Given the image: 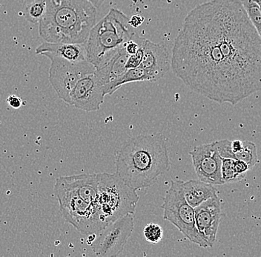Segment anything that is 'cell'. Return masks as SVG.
Segmentation results:
<instances>
[{"label": "cell", "mask_w": 261, "mask_h": 257, "mask_svg": "<svg viewBox=\"0 0 261 257\" xmlns=\"http://www.w3.org/2000/svg\"><path fill=\"white\" fill-rule=\"evenodd\" d=\"M234 165L238 175L246 176L248 170H250L249 165L242 160L234 159Z\"/></svg>", "instance_id": "obj_25"}, {"label": "cell", "mask_w": 261, "mask_h": 257, "mask_svg": "<svg viewBox=\"0 0 261 257\" xmlns=\"http://www.w3.org/2000/svg\"><path fill=\"white\" fill-rule=\"evenodd\" d=\"M103 85L95 72L83 76L70 94V105L86 112L97 111L104 102Z\"/></svg>", "instance_id": "obj_11"}, {"label": "cell", "mask_w": 261, "mask_h": 257, "mask_svg": "<svg viewBox=\"0 0 261 257\" xmlns=\"http://www.w3.org/2000/svg\"><path fill=\"white\" fill-rule=\"evenodd\" d=\"M182 185V180H171L170 188L166 192L161 206L163 219L174 224L191 242L205 248V243L196 229L195 208L186 200Z\"/></svg>", "instance_id": "obj_7"}, {"label": "cell", "mask_w": 261, "mask_h": 257, "mask_svg": "<svg viewBox=\"0 0 261 257\" xmlns=\"http://www.w3.org/2000/svg\"><path fill=\"white\" fill-rule=\"evenodd\" d=\"M35 53L47 58L56 56L64 59L71 63H80L87 60L85 43L45 42L37 47Z\"/></svg>", "instance_id": "obj_15"}, {"label": "cell", "mask_w": 261, "mask_h": 257, "mask_svg": "<svg viewBox=\"0 0 261 257\" xmlns=\"http://www.w3.org/2000/svg\"><path fill=\"white\" fill-rule=\"evenodd\" d=\"M140 40H141V37H140ZM143 58V47H142L141 44H140V46L138 51L134 53V54L129 55V56H128V60H127L126 66H125L126 67V69H130V68H135L140 66Z\"/></svg>", "instance_id": "obj_24"}, {"label": "cell", "mask_w": 261, "mask_h": 257, "mask_svg": "<svg viewBox=\"0 0 261 257\" xmlns=\"http://www.w3.org/2000/svg\"><path fill=\"white\" fill-rule=\"evenodd\" d=\"M45 9H46V4L45 0H34L24 9V17L31 23H37L43 17Z\"/></svg>", "instance_id": "obj_19"}, {"label": "cell", "mask_w": 261, "mask_h": 257, "mask_svg": "<svg viewBox=\"0 0 261 257\" xmlns=\"http://www.w3.org/2000/svg\"><path fill=\"white\" fill-rule=\"evenodd\" d=\"M182 191L187 203L194 208L206 200L218 196V190L215 185L204 183L200 180L184 182Z\"/></svg>", "instance_id": "obj_17"}, {"label": "cell", "mask_w": 261, "mask_h": 257, "mask_svg": "<svg viewBox=\"0 0 261 257\" xmlns=\"http://www.w3.org/2000/svg\"><path fill=\"white\" fill-rule=\"evenodd\" d=\"M135 34L129 18L120 10L111 9L90 31L85 43L88 61L95 68L103 66L125 48Z\"/></svg>", "instance_id": "obj_4"}, {"label": "cell", "mask_w": 261, "mask_h": 257, "mask_svg": "<svg viewBox=\"0 0 261 257\" xmlns=\"http://www.w3.org/2000/svg\"><path fill=\"white\" fill-rule=\"evenodd\" d=\"M171 67L192 92L236 105L261 91V38L240 0H210L187 14Z\"/></svg>", "instance_id": "obj_1"}, {"label": "cell", "mask_w": 261, "mask_h": 257, "mask_svg": "<svg viewBox=\"0 0 261 257\" xmlns=\"http://www.w3.org/2000/svg\"><path fill=\"white\" fill-rule=\"evenodd\" d=\"M60 211L67 222L83 235L100 232L108 225L97 205L90 204L57 178L55 185Z\"/></svg>", "instance_id": "obj_6"}, {"label": "cell", "mask_w": 261, "mask_h": 257, "mask_svg": "<svg viewBox=\"0 0 261 257\" xmlns=\"http://www.w3.org/2000/svg\"><path fill=\"white\" fill-rule=\"evenodd\" d=\"M261 38V8L251 0H240Z\"/></svg>", "instance_id": "obj_22"}, {"label": "cell", "mask_w": 261, "mask_h": 257, "mask_svg": "<svg viewBox=\"0 0 261 257\" xmlns=\"http://www.w3.org/2000/svg\"><path fill=\"white\" fill-rule=\"evenodd\" d=\"M128 56L129 54L127 53L125 48H122L106 64L96 68V76L103 85L106 96L114 94V84L127 71L125 66Z\"/></svg>", "instance_id": "obj_14"}, {"label": "cell", "mask_w": 261, "mask_h": 257, "mask_svg": "<svg viewBox=\"0 0 261 257\" xmlns=\"http://www.w3.org/2000/svg\"><path fill=\"white\" fill-rule=\"evenodd\" d=\"M6 101H7L8 105L12 107L13 108L18 109L22 105V99L16 95L9 96Z\"/></svg>", "instance_id": "obj_26"}, {"label": "cell", "mask_w": 261, "mask_h": 257, "mask_svg": "<svg viewBox=\"0 0 261 257\" xmlns=\"http://www.w3.org/2000/svg\"><path fill=\"white\" fill-rule=\"evenodd\" d=\"M59 179L81 199L90 204L97 205L98 174L66 176L59 177Z\"/></svg>", "instance_id": "obj_16"}, {"label": "cell", "mask_w": 261, "mask_h": 257, "mask_svg": "<svg viewBox=\"0 0 261 257\" xmlns=\"http://www.w3.org/2000/svg\"><path fill=\"white\" fill-rule=\"evenodd\" d=\"M86 1L89 2L91 3L96 9H99L102 4H103L105 0H86Z\"/></svg>", "instance_id": "obj_28"}, {"label": "cell", "mask_w": 261, "mask_h": 257, "mask_svg": "<svg viewBox=\"0 0 261 257\" xmlns=\"http://www.w3.org/2000/svg\"><path fill=\"white\" fill-rule=\"evenodd\" d=\"M136 82H151V77L146 70L140 66L127 70L125 74L114 84V92H117L122 85Z\"/></svg>", "instance_id": "obj_18"}, {"label": "cell", "mask_w": 261, "mask_h": 257, "mask_svg": "<svg viewBox=\"0 0 261 257\" xmlns=\"http://www.w3.org/2000/svg\"><path fill=\"white\" fill-rule=\"evenodd\" d=\"M49 82L58 97L66 103H71L70 94L83 76L95 72L96 68L88 60L71 63L64 59L49 56Z\"/></svg>", "instance_id": "obj_9"}, {"label": "cell", "mask_w": 261, "mask_h": 257, "mask_svg": "<svg viewBox=\"0 0 261 257\" xmlns=\"http://www.w3.org/2000/svg\"><path fill=\"white\" fill-rule=\"evenodd\" d=\"M143 234L148 242L156 244L163 240V231L159 224L149 223L143 229Z\"/></svg>", "instance_id": "obj_23"}, {"label": "cell", "mask_w": 261, "mask_h": 257, "mask_svg": "<svg viewBox=\"0 0 261 257\" xmlns=\"http://www.w3.org/2000/svg\"><path fill=\"white\" fill-rule=\"evenodd\" d=\"M115 162L116 174L130 188L151 186L170 168L166 138L159 133L130 138L117 151Z\"/></svg>", "instance_id": "obj_2"}, {"label": "cell", "mask_w": 261, "mask_h": 257, "mask_svg": "<svg viewBox=\"0 0 261 257\" xmlns=\"http://www.w3.org/2000/svg\"><path fill=\"white\" fill-rule=\"evenodd\" d=\"M134 229V214H127L97 234L89 235L88 243L97 256H118L123 251Z\"/></svg>", "instance_id": "obj_8"}, {"label": "cell", "mask_w": 261, "mask_h": 257, "mask_svg": "<svg viewBox=\"0 0 261 257\" xmlns=\"http://www.w3.org/2000/svg\"><path fill=\"white\" fill-rule=\"evenodd\" d=\"M251 1L254 2V3H257L261 7V0H251Z\"/></svg>", "instance_id": "obj_29"}, {"label": "cell", "mask_w": 261, "mask_h": 257, "mask_svg": "<svg viewBox=\"0 0 261 257\" xmlns=\"http://www.w3.org/2000/svg\"><path fill=\"white\" fill-rule=\"evenodd\" d=\"M195 225L206 248H212L216 241L221 219V203L218 196L206 200L195 208Z\"/></svg>", "instance_id": "obj_12"}, {"label": "cell", "mask_w": 261, "mask_h": 257, "mask_svg": "<svg viewBox=\"0 0 261 257\" xmlns=\"http://www.w3.org/2000/svg\"><path fill=\"white\" fill-rule=\"evenodd\" d=\"M98 176L97 206L106 223L135 214L139 202L136 190L124 183L117 174L100 173Z\"/></svg>", "instance_id": "obj_5"}, {"label": "cell", "mask_w": 261, "mask_h": 257, "mask_svg": "<svg viewBox=\"0 0 261 257\" xmlns=\"http://www.w3.org/2000/svg\"><path fill=\"white\" fill-rule=\"evenodd\" d=\"M143 21H144V18L140 17V16H133L129 19V23L134 28H136L142 25Z\"/></svg>", "instance_id": "obj_27"}, {"label": "cell", "mask_w": 261, "mask_h": 257, "mask_svg": "<svg viewBox=\"0 0 261 257\" xmlns=\"http://www.w3.org/2000/svg\"><path fill=\"white\" fill-rule=\"evenodd\" d=\"M39 22L40 36L48 42L86 43L97 23V9L86 0H45Z\"/></svg>", "instance_id": "obj_3"}, {"label": "cell", "mask_w": 261, "mask_h": 257, "mask_svg": "<svg viewBox=\"0 0 261 257\" xmlns=\"http://www.w3.org/2000/svg\"><path fill=\"white\" fill-rule=\"evenodd\" d=\"M199 180L213 185H224L222 180V157L215 141L196 146L190 153Z\"/></svg>", "instance_id": "obj_10"}, {"label": "cell", "mask_w": 261, "mask_h": 257, "mask_svg": "<svg viewBox=\"0 0 261 257\" xmlns=\"http://www.w3.org/2000/svg\"><path fill=\"white\" fill-rule=\"evenodd\" d=\"M140 44L143 48V58L140 66L146 70L151 77V82H156L170 69V53L164 45L142 37Z\"/></svg>", "instance_id": "obj_13"}, {"label": "cell", "mask_w": 261, "mask_h": 257, "mask_svg": "<svg viewBox=\"0 0 261 257\" xmlns=\"http://www.w3.org/2000/svg\"><path fill=\"white\" fill-rule=\"evenodd\" d=\"M234 159L244 161L249 165V168L252 169L258 162L255 144L252 141H244V148L237 154Z\"/></svg>", "instance_id": "obj_20"}, {"label": "cell", "mask_w": 261, "mask_h": 257, "mask_svg": "<svg viewBox=\"0 0 261 257\" xmlns=\"http://www.w3.org/2000/svg\"><path fill=\"white\" fill-rule=\"evenodd\" d=\"M234 159L222 158L221 175L224 184L236 183L244 180L246 176L238 175L234 165Z\"/></svg>", "instance_id": "obj_21"}]
</instances>
